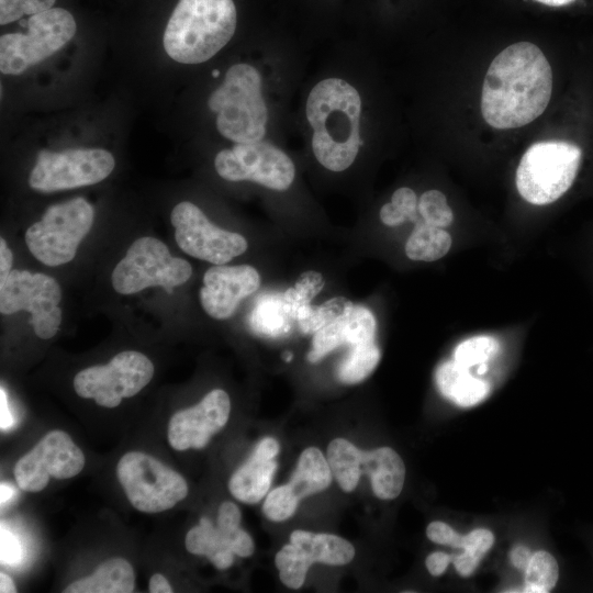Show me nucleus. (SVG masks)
Masks as SVG:
<instances>
[{
  "instance_id": "f257e3e1",
  "label": "nucleus",
  "mask_w": 593,
  "mask_h": 593,
  "mask_svg": "<svg viewBox=\"0 0 593 593\" xmlns=\"http://www.w3.org/2000/svg\"><path fill=\"white\" fill-rule=\"evenodd\" d=\"M552 92L551 67L542 52L528 42L503 49L485 74L481 112L494 128L526 125L546 110Z\"/></svg>"
},
{
  "instance_id": "f03ea898",
  "label": "nucleus",
  "mask_w": 593,
  "mask_h": 593,
  "mask_svg": "<svg viewBox=\"0 0 593 593\" xmlns=\"http://www.w3.org/2000/svg\"><path fill=\"white\" fill-rule=\"evenodd\" d=\"M306 119L312 127V149L318 163L332 171H343L355 160L361 139V100L347 81L328 78L311 90Z\"/></svg>"
},
{
  "instance_id": "7ed1b4c3",
  "label": "nucleus",
  "mask_w": 593,
  "mask_h": 593,
  "mask_svg": "<svg viewBox=\"0 0 593 593\" xmlns=\"http://www.w3.org/2000/svg\"><path fill=\"white\" fill-rule=\"evenodd\" d=\"M233 0H179L166 25V53L181 64H200L213 57L234 35Z\"/></svg>"
},
{
  "instance_id": "20e7f679",
  "label": "nucleus",
  "mask_w": 593,
  "mask_h": 593,
  "mask_svg": "<svg viewBox=\"0 0 593 593\" xmlns=\"http://www.w3.org/2000/svg\"><path fill=\"white\" fill-rule=\"evenodd\" d=\"M208 105L216 113L217 131L232 142L255 143L265 136L268 111L261 77L254 66H232L223 83L209 97Z\"/></svg>"
},
{
  "instance_id": "39448f33",
  "label": "nucleus",
  "mask_w": 593,
  "mask_h": 593,
  "mask_svg": "<svg viewBox=\"0 0 593 593\" xmlns=\"http://www.w3.org/2000/svg\"><path fill=\"white\" fill-rule=\"evenodd\" d=\"M581 149L564 141L533 144L516 169V188L524 200L544 205L558 200L574 181Z\"/></svg>"
},
{
  "instance_id": "423d86ee",
  "label": "nucleus",
  "mask_w": 593,
  "mask_h": 593,
  "mask_svg": "<svg viewBox=\"0 0 593 593\" xmlns=\"http://www.w3.org/2000/svg\"><path fill=\"white\" fill-rule=\"evenodd\" d=\"M93 217V208L83 198L51 205L41 221L26 230V246L46 266L67 264L74 259L80 242L91 230Z\"/></svg>"
},
{
  "instance_id": "0eeeda50",
  "label": "nucleus",
  "mask_w": 593,
  "mask_h": 593,
  "mask_svg": "<svg viewBox=\"0 0 593 593\" xmlns=\"http://www.w3.org/2000/svg\"><path fill=\"white\" fill-rule=\"evenodd\" d=\"M327 461L339 486L351 492L361 474H368L374 495L381 500L395 499L402 491L405 466L396 451L381 447L363 451L345 438L332 440Z\"/></svg>"
},
{
  "instance_id": "6e6552de",
  "label": "nucleus",
  "mask_w": 593,
  "mask_h": 593,
  "mask_svg": "<svg viewBox=\"0 0 593 593\" xmlns=\"http://www.w3.org/2000/svg\"><path fill=\"white\" fill-rule=\"evenodd\" d=\"M192 275L191 265L171 256L161 240L144 236L136 239L111 275L114 290L134 294L149 287H161L168 293L187 282Z\"/></svg>"
},
{
  "instance_id": "1a4fd4ad",
  "label": "nucleus",
  "mask_w": 593,
  "mask_h": 593,
  "mask_svg": "<svg viewBox=\"0 0 593 593\" xmlns=\"http://www.w3.org/2000/svg\"><path fill=\"white\" fill-rule=\"evenodd\" d=\"M27 34L0 37V70L19 75L65 46L76 33V21L63 8H52L29 18Z\"/></svg>"
},
{
  "instance_id": "9d476101",
  "label": "nucleus",
  "mask_w": 593,
  "mask_h": 593,
  "mask_svg": "<svg viewBox=\"0 0 593 593\" xmlns=\"http://www.w3.org/2000/svg\"><path fill=\"white\" fill-rule=\"evenodd\" d=\"M116 474L128 501L139 512L167 511L188 494L180 473L141 451L125 454L118 462Z\"/></svg>"
},
{
  "instance_id": "9b49d317",
  "label": "nucleus",
  "mask_w": 593,
  "mask_h": 593,
  "mask_svg": "<svg viewBox=\"0 0 593 593\" xmlns=\"http://www.w3.org/2000/svg\"><path fill=\"white\" fill-rule=\"evenodd\" d=\"M154 376V365L144 354L125 350L109 363L79 371L74 378L76 393L104 407L118 406L122 399L137 394Z\"/></svg>"
},
{
  "instance_id": "f8f14e48",
  "label": "nucleus",
  "mask_w": 593,
  "mask_h": 593,
  "mask_svg": "<svg viewBox=\"0 0 593 593\" xmlns=\"http://www.w3.org/2000/svg\"><path fill=\"white\" fill-rule=\"evenodd\" d=\"M113 155L101 148H69L38 153L29 183L41 192H53L98 183L114 169Z\"/></svg>"
},
{
  "instance_id": "ddd939ff",
  "label": "nucleus",
  "mask_w": 593,
  "mask_h": 593,
  "mask_svg": "<svg viewBox=\"0 0 593 593\" xmlns=\"http://www.w3.org/2000/svg\"><path fill=\"white\" fill-rule=\"evenodd\" d=\"M61 289L58 282L44 273L13 269L0 284V312L13 314L26 311L37 337L52 338L59 329Z\"/></svg>"
},
{
  "instance_id": "4468645a",
  "label": "nucleus",
  "mask_w": 593,
  "mask_h": 593,
  "mask_svg": "<svg viewBox=\"0 0 593 593\" xmlns=\"http://www.w3.org/2000/svg\"><path fill=\"white\" fill-rule=\"evenodd\" d=\"M217 174L228 181L248 180L276 191L292 184L295 168L290 157L267 142L236 144L219 152L214 159Z\"/></svg>"
},
{
  "instance_id": "2eb2a0df",
  "label": "nucleus",
  "mask_w": 593,
  "mask_h": 593,
  "mask_svg": "<svg viewBox=\"0 0 593 593\" xmlns=\"http://www.w3.org/2000/svg\"><path fill=\"white\" fill-rule=\"evenodd\" d=\"M170 221L178 246L194 258L224 265L248 247L243 235L212 224L201 209L189 201H182L172 209Z\"/></svg>"
},
{
  "instance_id": "dca6fc26",
  "label": "nucleus",
  "mask_w": 593,
  "mask_h": 593,
  "mask_svg": "<svg viewBox=\"0 0 593 593\" xmlns=\"http://www.w3.org/2000/svg\"><path fill=\"white\" fill-rule=\"evenodd\" d=\"M83 466L81 449L67 433L55 429L16 461L14 478L23 491L40 492L52 477L61 480L72 478Z\"/></svg>"
},
{
  "instance_id": "f3484780",
  "label": "nucleus",
  "mask_w": 593,
  "mask_h": 593,
  "mask_svg": "<svg viewBox=\"0 0 593 593\" xmlns=\"http://www.w3.org/2000/svg\"><path fill=\"white\" fill-rule=\"evenodd\" d=\"M354 556V546L339 536L296 529L290 536V544L277 552L275 562L281 582L288 588L299 589L314 562L343 566Z\"/></svg>"
},
{
  "instance_id": "a211bd4d",
  "label": "nucleus",
  "mask_w": 593,
  "mask_h": 593,
  "mask_svg": "<svg viewBox=\"0 0 593 593\" xmlns=\"http://www.w3.org/2000/svg\"><path fill=\"white\" fill-rule=\"evenodd\" d=\"M228 394L221 389L209 392L197 405L175 413L168 425V441L176 450L201 449L227 423Z\"/></svg>"
},
{
  "instance_id": "6ab92c4d",
  "label": "nucleus",
  "mask_w": 593,
  "mask_h": 593,
  "mask_svg": "<svg viewBox=\"0 0 593 593\" xmlns=\"http://www.w3.org/2000/svg\"><path fill=\"white\" fill-rule=\"evenodd\" d=\"M259 286L260 276L249 265H215L205 271L199 298L208 315L226 320L235 313L240 301Z\"/></svg>"
},
{
  "instance_id": "aec40b11",
  "label": "nucleus",
  "mask_w": 593,
  "mask_h": 593,
  "mask_svg": "<svg viewBox=\"0 0 593 593\" xmlns=\"http://www.w3.org/2000/svg\"><path fill=\"white\" fill-rule=\"evenodd\" d=\"M186 548L190 553L205 556L217 569L230 568L234 555L249 557L254 552L251 537L239 526L217 524L202 517L186 536Z\"/></svg>"
},
{
  "instance_id": "412c9836",
  "label": "nucleus",
  "mask_w": 593,
  "mask_h": 593,
  "mask_svg": "<svg viewBox=\"0 0 593 593\" xmlns=\"http://www.w3.org/2000/svg\"><path fill=\"white\" fill-rule=\"evenodd\" d=\"M278 452L279 444L276 439H261L246 462L232 474L228 482L232 495L247 504L258 503L270 488Z\"/></svg>"
},
{
  "instance_id": "4be33fe9",
  "label": "nucleus",
  "mask_w": 593,
  "mask_h": 593,
  "mask_svg": "<svg viewBox=\"0 0 593 593\" xmlns=\"http://www.w3.org/2000/svg\"><path fill=\"white\" fill-rule=\"evenodd\" d=\"M435 380L439 392L462 407L477 405L485 400L491 391L489 382L473 377L469 368L461 366L456 360L439 365Z\"/></svg>"
},
{
  "instance_id": "5701e85b",
  "label": "nucleus",
  "mask_w": 593,
  "mask_h": 593,
  "mask_svg": "<svg viewBox=\"0 0 593 593\" xmlns=\"http://www.w3.org/2000/svg\"><path fill=\"white\" fill-rule=\"evenodd\" d=\"M135 585L134 570L128 561L113 558L98 567L93 574L70 583L65 593H131Z\"/></svg>"
},
{
  "instance_id": "b1692460",
  "label": "nucleus",
  "mask_w": 593,
  "mask_h": 593,
  "mask_svg": "<svg viewBox=\"0 0 593 593\" xmlns=\"http://www.w3.org/2000/svg\"><path fill=\"white\" fill-rule=\"evenodd\" d=\"M332 480L327 459L316 447L302 451L296 468L287 484L298 500L325 490Z\"/></svg>"
},
{
  "instance_id": "393cba45",
  "label": "nucleus",
  "mask_w": 593,
  "mask_h": 593,
  "mask_svg": "<svg viewBox=\"0 0 593 593\" xmlns=\"http://www.w3.org/2000/svg\"><path fill=\"white\" fill-rule=\"evenodd\" d=\"M295 321L283 293L265 294L258 299L249 314V326L258 335L277 338L291 329Z\"/></svg>"
},
{
  "instance_id": "a878e982",
  "label": "nucleus",
  "mask_w": 593,
  "mask_h": 593,
  "mask_svg": "<svg viewBox=\"0 0 593 593\" xmlns=\"http://www.w3.org/2000/svg\"><path fill=\"white\" fill-rule=\"evenodd\" d=\"M451 247V237L441 227L417 222L405 244L406 256L416 261H435Z\"/></svg>"
},
{
  "instance_id": "bb28decb",
  "label": "nucleus",
  "mask_w": 593,
  "mask_h": 593,
  "mask_svg": "<svg viewBox=\"0 0 593 593\" xmlns=\"http://www.w3.org/2000/svg\"><path fill=\"white\" fill-rule=\"evenodd\" d=\"M350 310L344 316L314 333L312 348L307 354V360L310 362H317L328 353L344 344L350 346L357 344L358 333Z\"/></svg>"
},
{
  "instance_id": "cd10ccee",
  "label": "nucleus",
  "mask_w": 593,
  "mask_h": 593,
  "mask_svg": "<svg viewBox=\"0 0 593 593\" xmlns=\"http://www.w3.org/2000/svg\"><path fill=\"white\" fill-rule=\"evenodd\" d=\"M381 353L374 342L351 346L337 368V378L345 384H356L368 378L380 361Z\"/></svg>"
},
{
  "instance_id": "c85d7f7f",
  "label": "nucleus",
  "mask_w": 593,
  "mask_h": 593,
  "mask_svg": "<svg viewBox=\"0 0 593 593\" xmlns=\"http://www.w3.org/2000/svg\"><path fill=\"white\" fill-rule=\"evenodd\" d=\"M324 283V277L320 272L309 270L302 272L295 284L283 293L296 322L311 313V301L322 291Z\"/></svg>"
},
{
  "instance_id": "c756f323",
  "label": "nucleus",
  "mask_w": 593,
  "mask_h": 593,
  "mask_svg": "<svg viewBox=\"0 0 593 593\" xmlns=\"http://www.w3.org/2000/svg\"><path fill=\"white\" fill-rule=\"evenodd\" d=\"M559 577V567L552 555L539 550L533 553L525 569V592L547 593L550 592Z\"/></svg>"
},
{
  "instance_id": "7c9ffc66",
  "label": "nucleus",
  "mask_w": 593,
  "mask_h": 593,
  "mask_svg": "<svg viewBox=\"0 0 593 593\" xmlns=\"http://www.w3.org/2000/svg\"><path fill=\"white\" fill-rule=\"evenodd\" d=\"M500 350L497 339L489 335H479L461 342L454 351V360L466 368L485 365Z\"/></svg>"
},
{
  "instance_id": "2f4dec72",
  "label": "nucleus",
  "mask_w": 593,
  "mask_h": 593,
  "mask_svg": "<svg viewBox=\"0 0 593 593\" xmlns=\"http://www.w3.org/2000/svg\"><path fill=\"white\" fill-rule=\"evenodd\" d=\"M354 303L344 296H335L317 307H313L311 313L298 321L299 328L304 334L315 333L325 325L344 316Z\"/></svg>"
},
{
  "instance_id": "473e14b6",
  "label": "nucleus",
  "mask_w": 593,
  "mask_h": 593,
  "mask_svg": "<svg viewBox=\"0 0 593 593\" xmlns=\"http://www.w3.org/2000/svg\"><path fill=\"white\" fill-rule=\"evenodd\" d=\"M418 212L425 223L441 228L449 226L454 220L446 197L438 190H428L421 195Z\"/></svg>"
},
{
  "instance_id": "72a5a7b5",
  "label": "nucleus",
  "mask_w": 593,
  "mask_h": 593,
  "mask_svg": "<svg viewBox=\"0 0 593 593\" xmlns=\"http://www.w3.org/2000/svg\"><path fill=\"white\" fill-rule=\"evenodd\" d=\"M300 500L290 491L287 484L273 489L267 495L262 511L267 518L282 522L290 518L298 508Z\"/></svg>"
},
{
  "instance_id": "f704fd0d",
  "label": "nucleus",
  "mask_w": 593,
  "mask_h": 593,
  "mask_svg": "<svg viewBox=\"0 0 593 593\" xmlns=\"http://www.w3.org/2000/svg\"><path fill=\"white\" fill-rule=\"evenodd\" d=\"M56 0H0V24L5 25L21 19L52 9Z\"/></svg>"
},
{
  "instance_id": "c9c22d12",
  "label": "nucleus",
  "mask_w": 593,
  "mask_h": 593,
  "mask_svg": "<svg viewBox=\"0 0 593 593\" xmlns=\"http://www.w3.org/2000/svg\"><path fill=\"white\" fill-rule=\"evenodd\" d=\"M493 534L484 528H478L462 536L461 547L482 558L493 546Z\"/></svg>"
},
{
  "instance_id": "e433bc0d",
  "label": "nucleus",
  "mask_w": 593,
  "mask_h": 593,
  "mask_svg": "<svg viewBox=\"0 0 593 593\" xmlns=\"http://www.w3.org/2000/svg\"><path fill=\"white\" fill-rule=\"evenodd\" d=\"M426 535L429 540L460 548L462 535L456 533L448 524L436 521L432 522L426 529Z\"/></svg>"
},
{
  "instance_id": "4c0bfd02",
  "label": "nucleus",
  "mask_w": 593,
  "mask_h": 593,
  "mask_svg": "<svg viewBox=\"0 0 593 593\" xmlns=\"http://www.w3.org/2000/svg\"><path fill=\"white\" fill-rule=\"evenodd\" d=\"M391 203L407 217V221H417L418 201L412 189L403 187L395 190Z\"/></svg>"
},
{
  "instance_id": "58836bf2",
  "label": "nucleus",
  "mask_w": 593,
  "mask_h": 593,
  "mask_svg": "<svg viewBox=\"0 0 593 593\" xmlns=\"http://www.w3.org/2000/svg\"><path fill=\"white\" fill-rule=\"evenodd\" d=\"M20 559V545L16 538L1 527V562L16 563Z\"/></svg>"
},
{
  "instance_id": "ea45409f",
  "label": "nucleus",
  "mask_w": 593,
  "mask_h": 593,
  "mask_svg": "<svg viewBox=\"0 0 593 593\" xmlns=\"http://www.w3.org/2000/svg\"><path fill=\"white\" fill-rule=\"evenodd\" d=\"M481 558L468 550H465L462 553L452 557V562L458 571V573L462 577H469L471 575L480 563Z\"/></svg>"
},
{
  "instance_id": "a19ab883",
  "label": "nucleus",
  "mask_w": 593,
  "mask_h": 593,
  "mask_svg": "<svg viewBox=\"0 0 593 593\" xmlns=\"http://www.w3.org/2000/svg\"><path fill=\"white\" fill-rule=\"evenodd\" d=\"M450 561H452V556L437 551L430 553L426 558L425 563L429 573L434 577H438L445 572Z\"/></svg>"
},
{
  "instance_id": "79ce46f5",
  "label": "nucleus",
  "mask_w": 593,
  "mask_h": 593,
  "mask_svg": "<svg viewBox=\"0 0 593 593\" xmlns=\"http://www.w3.org/2000/svg\"><path fill=\"white\" fill-rule=\"evenodd\" d=\"M380 220L388 226H398L407 221V217L389 202L381 208Z\"/></svg>"
},
{
  "instance_id": "37998d69",
  "label": "nucleus",
  "mask_w": 593,
  "mask_h": 593,
  "mask_svg": "<svg viewBox=\"0 0 593 593\" xmlns=\"http://www.w3.org/2000/svg\"><path fill=\"white\" fill-rule=\"evenodd\" d=\"M13 255L3 237L0 238V284L4 283L12 271Z\"/></svg>"
},
{
  "instance_id": "c03bdc74",
  "label": "nucleus",
  "mask_w": 593,
  "mask_h": 593,
  "mask_svg": "<svg viewBox=\"0 0 593 593\" xmlns=\"http://www.w3.org/2000/svg\"><path fill=\"white\" fill-rule=\"evenodd\" d=\"M533 556L530 549L523 545H516L510 552V560L514 567L524 570L527 568Z\"/></svg>"
},
{
  "instance_id": "a18cd8bd",
  "label": "nucleus",
  "mask_w": 593,
  "mask_h": 593,
  "mask_svg": "<svg viewBox=\"0 0 593 593\" xmlns=\"http://www.w3.org/2000/svg\"><path fill=\"white\" fill-rule=\"evenodd\" d=\"M148 588H149V592L152 593H171L172 592L171 585L169 584L167 579L160 573H155L152 575Z\"/></svg>"
},
{
  "instance_id": "49530a36",
  "label": "nucleus",
  "mask_w": 593,
  "mask_h": 593,
  "mask_svg": "<svg viewBox=\"0 0 593 593\" xmlns=\"http://www.w3.org/2000/svg\"><path fill=\"white\" fill-rule=\"evenodd\" d=\"M0 409H1V414H0L1 429L2 430L8 429L9 427L12 426L13 417H12V414L10 413L7 395L3 388H1Z\"/></svg>"
},
{
  "instance_id": "de8ad7c7",
  "label": "nucleus",
  "mask_w": 593,
  "mask_h": 593,
  "mask_svg": "<svg viewBox=\"0 0 593 593\" xmlns=\"http://www.w3.org/2000/svg\"><path fill=\"white\" fill-rule=\"evenodd\" d=\"M0 592L1 593H15L16 589L12 579L4 572H0Z\"/></svg>"
},
{
  "instance_id": "09e8293b",
  "label": "nucleus",
  "mask_w": 593,
  "mask_h": 593,
  "mask_svg": "<svg viewBox=\"0 0 593 593\" xmlns=\"http://www.w3.org/2000/svg\"><path fill=\"white\" fill-rule=\"evenodd\" d=\"M13 492L10 485L1 483V504L8 502L13 496Z\"/></svg>"
},
{
  "instance_id": "8fccbe9b",
  "label": "nucleus",
  "mask_w": 593,
  "mask_h": 593,
  "mask_svg": "<svg viewBox=\"0 0 593 593\" xmlns=\"http://www.w3.org/2000/svg\"><path fill=\"white\" fill-rule=\"evenodd\" d=\"M536 1L547 4V5L559 7V5L568 4L572 2L573 0H536Z\"/></svg>"
},
{
  "instance_id": "3c124183",
  "label": "nucleus",
  "mask_w": 593,
  "mask_h": 593,
  "mask_svg": "<svg viewBox=\"0 0 593 593\" xmlns=\"http://www.w3.org/2000/svg\"><path fill=\"white\" fill-rule=\"evenodd\" d=\"M212 74H213V77H217L220 72H219V70H213Z\"/></svg>"
}]
</instances>
